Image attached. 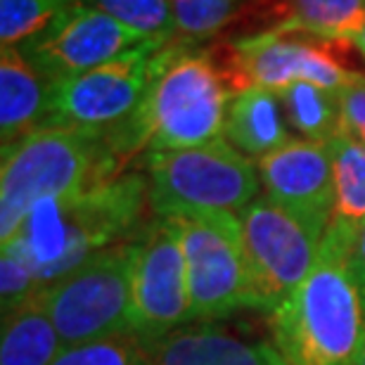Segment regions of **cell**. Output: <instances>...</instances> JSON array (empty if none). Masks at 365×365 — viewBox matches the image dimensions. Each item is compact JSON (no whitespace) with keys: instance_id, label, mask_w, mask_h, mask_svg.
Returning a JSON list of instances; mask_svg holds the SVG:
<instances>
[{"instance_id":"8fae6325","label":"cell","mask_w":365,"mask_h":365,"mask_svg":"<svg viewBox=\"0 0 365 365\" xmlns=\"http://www.w3.org/2000/svg\"><path fill=\"white\" fill-rule=\"evenodd\" d=\"M145 38L88 3H76L41 38L19 48L50 83L86 74L128 53Z\"/></svg>"},{"instance_id":"ac0fdd59","label":"cell","mask_w":365,"mask_h":365,"mask_svg":"<svg viewBox=\"0 0 365 365\" xmlns=\"http://www.w3.org/2000/svg\"><path fill=\"white\" fill-rule=\"evenodd\" d=\"M284 119L304 140L330 143L339 135V93L311 81H297L277 93Z\"/></svg>"},{"instance_id":"8992f818","label":"cell","mask_w":365,"mask_h":365,"mask_svg":"<svg viewBox=\"0 0 365 365\" xmlns=\"http://www.w3.org/2000/svg\"><path fill=\"white\" fill-rule=\"evenodd\" d=\"M138 235L95 254L38 292L64 349L130 334Z\"/></svg>"},{"instance_id":"30bf717a","label":"cell","mask_w":365,"mask_h":365,"mask_svg":"<svg viewBox=\"0 0 365 365\" xmlns=\"http://www.w3.org/2000/svg\"><path fill=\"white\" fill-rule=\"evenodd\" d=\"M187 323V264L176 221L155 216L138 235L130 334L148 344Z\"/></svg>"},{"instance_id":"f1b7e54d","label":"cell","mask_w":365,"mask_h":365,"mask_svg":"<svg viewBox=\"0 0 365 365\" xmlns=\"http://www.w3.org/2000/svg\"><path fill=\"white\" fill-rule=\"evenodd\" d=\"M359 365H365V346H363V354H361V361H359Z\"/></svg>"},{"instance_id":"e0dca14e","label":"cell","mask_w":365,"mask_h":365,"mask_svg":"<svg viewBox=\"0 0 365 365\" xmlns=\"http://www.w3.org/2000/svg\"><path fill=\"white\" fill-rule=\"evenodd\" d=\"M62 349V339L41 294L3 318L0 365H53Z\"/></svg>"},{"instance_id":"5b68a950","label":"cell","mask_w":365,"mask_h":365,"mask_svg":"<svg viewBox=\"0 0 365 365\" xmlns=\"http://www.w3.org/2000/svg\"><path fill=\"white\" fill-rule=\"evenodd\" d=\"M259 169L228 140L148 155V204L159 218L240 214L259 195Z\"/></svg>"},{"instance_id":"52a82bcc","label":"cell","mask_w":365,"mask_h":365,"mask_svg":"<svg viewBox=\"0 0 365 365\" xmlns=\"http://www.w3.org/2000/svg\"><path fill=\"white\" fill-rule=\"evenodd\" d=\"M242 228L250 309L277 311L311 273L323 232L268 197L237 214Z\"/></svg>"},{"instance_id":"d4e9b609","label":"cell","mask_w":365,"mask_h":365,"mask_svg":"<svg viewBox=\"0 0 365 365\" xmlns=\"http://www.w3.org/2000/svg\"><path fill=\"white\" fill-rule=\"evenodd\" d=\"M38 280H36L34 268L12 247H3L0 257V306H3V318L21 309L26 302L38 294Z\"/></svg>"},{"instance_id":"4316f807","label":"cell","mask_w":365,"mask_h":365,"mask_svg":"<svg viewBox=\"0 0 365 365\" xmlns=\"http://www.w3.org/2000/svg\"><path fill=\"white\" fill-rule=\"evenodd\" d=\"M351 261H354V271H356V275H359V280L363 284V292H365V221L354 230Z\"/></svg>"},{"instance_id":"7a4b0ae2","label":"cell","mask_w":365,"mask_h":365,"mask_svg":"<svg viewBox=\"0 0 365 365\" xmlns=\"http://www.w3.org/2000/svg\"><path fill=\"white\" fill-rule=\"evenodd\" d=\"M145 202H150L148 180L138 173L50 197L29 211L19 232L3 247L17 250L46 289L95 254L133 240L145 228Z\"/></svg>"},{"instance_id":"ba28073f","label":"cell","mask_w":365,"mask_h":365,"mask_svg":"<svg viewBox=\"0 0 365 365\" xmlns=\"http://www.w3.org/2000/svg\"><path fill=\"white\" fill-rule=\"evenodd\" d=\"M162 41H145L86 74L53 83L46 126L112 135L133 119L155 78Z\"/></svg>"},{"instance_id":"ffe728a7","label":"cell","mask_w":365,"mask_h":365,"mask_svg":"<svg viewBox=\"0 0 365 365\" xmlns=\"http://www.w3.org/2000/svg\"><path fill=\"white\" fill-rule=\"evenodd\" d=\"M334 171V209L332 221L356 230L365 221V148L344 135L330 143Z\"/></svg>"},{"instance_id":"83f0119b","label":"cell","mask_w":365,"mask_h":365,"mask_svg":"<svg viewBox=\"0 0 365 365\" xmlns=\"http://www.w3.org/2000/svg\"><path fill=\"white\" fill-rule=\"evenodd\" d=\"M351 43H354L356 48L361 50V53H363V57H365V24H363V29H361V31L354 36V41H351Z\"/></svg>"},{"instance_id":"9a60e30c","label":"cell","mask_w":365,"mask_h":365,"mask_svg":"<svg viewBox=\"0 0 365 365\" xmlns=\"http://www.w3.org/2000/svg\"><path fill=\"white\" fill-rule=\"evenodd\" d=\"M53 83L19 48L0 50V138L3 148L46 126Z\"/></svg>"},{"instance_id":"7402d4cb","label":"cell","mask_w":365,"mask_h":365,"mask_svg":"<svg viewBox=\"0 0 365 365\" xmlns=\"http://www.w3.org/2000/svg\"><path fill=\"white\" fill-rule=\"evenodd\" d=\"M88 5L133 29L145 41L166 43L176 34V19L169 0H91Z\"/></svg>"},{"instance_id":"6da1fadb","label":"cell","mask_w":365,"mask_h":365,"mask_svg":"<svg viewBox=\"0 0 365 365\" xmlns=\"http://www.w3.org/2000/svg\"><path fill=\"white\" fill-rule=\"evenodd\" d=\"M354 230L330 223L306 280L273 311V339L287 365H359L365 292L351 261Z\"/></svg>"},{"instance_id":"484cf974","label":"cell","mask_w":365,"mask_h":365,"mask_svg":"<svg viewBox=\"0 0 365 365\" xmlns=\"http://www.w3.org/2000/svg\"><path fill=\"white\" fill-rule=\"evenodd\" d=\"M339 135L365 148V74H354L339 91Z\"/></svg>"},{"instance_id":"7c38bea8","label":"cell","mask_w":365,"mask_h":365,"mask_svg":"<svg viewBox=\"0 0 365 365\" xmlns=\"http://www.w3.org/2000/svg\"><path fill=\"white\" fill-rule=\"evenodd\" d=\"M232 74L240 81V91L259 86L273 93L297 81H311L339 93L354 76L327 50L292 38L280 29L232 43Z\"/></svg>"},{"instance_id":"3957f363","label":"cell","mask_w":365,"mask_h":365,"mask_svg":"<svg viewBox=\"0 0 365 365\" xmlns=\"http://www.w3.org/2000/svg\"><path fill=\"white\" fill-rule=\"evenodd\" d=\"M230 93L204 53L162 50L143 105L126 126L109 135L119 155L187 150L223 135Z\"/></svg>"},{"instance_id":"277c9868","label":"cell","mask_w":365,"mask_h":365,"mask_svg":"<svg viewBox=\"0 0 365 365\" xmlns=\"http://www.w3.org/2000/svg\"><path fill=\"white\" fill-rule=\"evenodd\" d=\"M107 135L64 126H41L3 148L0 164V242L19 232L29 211L43 200L74 195L116 178Z\"/></svg>"},{"instance_id":"cb8c5ba5","label":"cell","mask_w":365,"mask_h":365,"mask_svg":"<svg viewBox=\"0 0 365 365\" xmlns=\"http://www.w3.org/2000/svg\"><path fill=\"white\" fill-rule=\"evenodd\" d=\"M176 31L190 41L209 38L232 17L237 0H169Z\"/></svg>"},{"instance_id":"9c48e42d","label":"cell","mask_w":365,"mask_h":365,"mask_svg":"<svg viewBox=\"0 0 365 365\" xmlns=\"http://www.w3.org/2000/svg\"><path fill=\"white\" fill-rule=\"evenodd\" d=\"M187 264L190 323H209L250 309L242 228L237 214L176 216Z\"/></svg>"},{"instance_id":"d6986e66","label":"cell","mask_w":365,"mask_h":365,"mask_svg":"<svg viewBox=\"0 0 365 365\" xmlns=\"http://www.w3.org/2000/svg\"><path fill=\"white\" fill-rule=\"evenodd\" d=\"M280 31H306L318 38L354 41L365 24V0H287Z\"/></svg>"},{"instance_id":"603a6c76","label":"cell","mask_w":365,"mask_h":365,"mask_svg":"<svg viewBox=\"0 0 365 365\" xmlns=\"http://www.w3.org/2000/svg\"><path fill=\"white\" fill-rule=\"evenodd\" d=\"M53 365H152L133 334H119L91 344L62 349Z\"/></svg>"},{"instance_id":"5bb4252c","label":"cell","mask_w":365,"mask_h":365,"mask_svg":"<svg viewBox=\"0 0 365 365\" xmlns=\"http://www.w3.org/2000/svg\"><path fill=\"white\" fill-rule=\"evenodd\" d=\"M143 349L152 365H287L268 341L237 337L211 323L182 325Z\"/></svg>"},{"instance_id":"44dd1931","label":"cell","mask_w":365,"mask_h":365,"mask_svg":"<svg viewBox=\"0 0 365 365\" xmlns=\"http://www.w3.org/2000/svg\"><path fill=\"white\" fill-rule=\"evenodd\" d=\"M76 0H0V43L24 48L41 38Z\"/></svg>"},{"instance_id":"4fadbf2b","label":"cell","mask_w":365,"mask_h":365,"mask_svg":"<svg viewBox=\"0 0 365 365\" xmlns=\"http://www.w3.org/2000/svg\"><path fill=\"white\" fill-rule=\"evenodd\" d=\"M266 197L325 235L334 209V171L327 143L289 140L257 162Z\"/></svg>"},{"instance_id":"2e32d148","label":"cell","mask_w":365,"mask_h":365,"mask_svg":"<svg viewBox=\"0 0 365 365\" xmlns=\"http://www.w3.org/2000/svg\"><path fill=\"white\" fill-rule=\"evenodd\" d=\"M225 140L250 159H261L289 143L277 93L250 86L232 95L225 116Z\"/></svg>"}]
</instances>
